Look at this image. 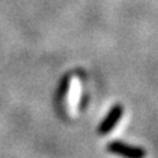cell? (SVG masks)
Returning <instances> with one entry per match:
<instances>
[{"label":"cell","mask_w":158,"mask_h":158,"mask_svg":"<svg viewBox=\"0 0 158 158\" xmlns=\"http://www.w3.org/2000/svg\"><path fill=\"white\" fill-rule=\"evenodd\" d=\"M107 150L115 156H120L123 158H145L146 152L141 146H135L125 144L123 141H111L107 145Z\"/></svg>","instance_id":"obj_1"},{"label":"cell","mask_w":158,"mask_h":158,"mask_svg":"<svg viewBox=\"0 0 158 158\" xmlns=\"http://www.w3.org/2000/svg\"><path fill=\"white\" fill-rule=\"evenodd\" d=\"M123 113H124V107L120 103L113 106L110 110V112H108V115L104 117V120L99 125V129H98L99 135H107V133H110L116 127L117 123L120 121Z\"/></svg>","instance_id":"obj_2"},{"label":"cell","mask_w":158,"mask_h":158,"mask_svg":"<svg viewBox=\"0 0 158 158\" xmlns=\"http://www.w3.org/2000/svg\"><path fill=\"white\" fill-rule=\"evenodd\" d=\"M69 81H70V77H69V75L62 78L61 85H59V88H58V99H59V100L65 99V96H66L67 90H69Z\"/></svg>","instance_id":"obj_3"}]
</instances>
